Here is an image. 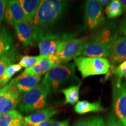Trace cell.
<instances>
[{
	"label": "cell",
	"mask_w": 126,
	"mask_h": 126,
	"mask_svg": "<svg viewBox=\"0 0 126 126\" xmlns=\"http://www.w3.org/2000/svg\"><path fill=\"white\" fill-rule=\"evenodd\" d=\"M58 113V110L54 108H47L37 111L33 114L24 117V122L30 126L50 119Z\"/></svg>",
	"instance_id": "cell-14"
},
{
	"label": "cell",
	"mask_w": 126,
	"mask_h": 126,
	"mask_svg": "<svg viewBox=\"0 0 126 126\" xmlns=\"http://www.w3.org/2000/svg\"><path fill=\"white\" fill-rule=\"evenodd\" d=\"M70 120L67 119L63 121H55L51 126H69Z\"/></svg>",
	"instance_id": "cell-33"
},
{
	"label": "cell",
	"mask_w": 126,
	"mask_h": 126,
	"mask_svg": "<svg viewBox=\"0 0 126 126\" xmlns=\"http://www.w3.org/2000/svg\"><path fill=\"white\" fill-rule=\"evenodd\" d=\"M112 74L115 75V79L118 81H121L123 77H124L126 75V60L120 64H119L117 67L113 69H111L107 74L106 79L111 76Z\"/></svg>",
	"instance_id": "cell-24"
},
{
	"label": "cell",
	"mask_w": 126,
	"mask_h": 126,
	"mask_svg": "<svg viewBox=\"0 0 126 126\" xmlns=\"http://www.w3.org/2000/svg\"><path fill=\"white\" fill-rule=\"evenodd\" d=\"M15 86L20 94H25L38 85L41 75H22L15 78Z\"/></svg>",
	"instance_id": "cell-13"
},
{
	"label": "cell",
	"mask_w": 126,
	"mask_h": 126,
	"mask_svg": "<svg viewBox=\"0 0 126 126\" xmlns=\"http://www.w3.org/2000/svg\"><path fill=\"white\" fill-rule=\"evenodd\" d=\"M14 28L18 40L23 46L28 47L34 45L33 30L31 23L23 21L16 25Z\"/></svg>",
	"instance_id": "cell-12"
},
{
	"label": "cell",
	"mask_w": 126,
	"mask_h": 126,
	"mask_svg": "<svg viewBox=\"0 0 126 126\" xmlns=\"http://www.w3.org/2000/svg\"><path fill=\"white\" fill-rule=\"evenodd\" d=\"M79 88L80 85L78 84L61 89V91L65 96V103L74 105L78 102Z\"/></svg>",
	"instance_id": "cell-20"
},
{
	"label": "cell",
	"mask_w": 126,
	"mask_h": 126,
	"mask_svg": "<svg viewBox=\"0 0 126 126\" xmlns=\"http://www.w3.org/2000/svg\"><path fill=\"white\" fill-rule=\"evenodd\" d=\"M118 31L120 34L126 36V17L119 25Z\"/></svg>",
	"instance_id": "cell-31"
},
{
	"label": "cell",
	"mask_w": 126,
	"mask_h": 126,
	"mask_svg": "<svg viewBox=\"0 0 126 126\" xmlns=\"http://www.w3.org/2000/svg\"><path fill=\"white\" fill-rule=\"evenodd\" d=\"M116 26L113 23H109L100 31L96 32L91 37V40L106 46L112 50V47L119 37Z\"/></svg>",
	"instance_id": "cell-9"
},
{
	"label": "cell",
	"mask_w": 126,
	"mask_h": 126,
	"mask_svg": "<svg viewBox=\"0 0 126 126\" xmlns=\"http://www.w3.org/2000/svg\"><path fill=\"white\" fill-rule=\"evenodd\" d=\"M99 2L100 3V4L101 5L102 7H104V6H106L107 5L109 4L110 1H109V0H99Z\"/></svg>",
	"instance_id": "cell-34"
},
{
	"label": "cell",
	"mask_w": 126,
	"mask_h": 126,
	"mask_svg": "<svg viewBox=\"0 0 126 126\" xmlns=\"http://www.w3.org/2000/svg\"><path fill=\"white\" fill-rule=\"evenodd\" d=\"M74 110L78 114H83L88 113L102 111L105 110V109L102 106L100 100L93 103L86 100H81L78 101L75 105Z\"/></svg>",
	"instance_id": "cell-17"
},
{
	"label": "cell",
	"mask_w": 126,
	"mask_h": 126,
	"mask_svg": "<svg viewBox=\"0 0 126 126\" xmlns=\"http://www.w3.org/2000/svg\"><path fill=\"white\" fill-rule=\"evenodd\" d=\"M13 36L9 30L0 28V58L13 49Z\"/></svg>",
	"instance_id": "cell-16"
},
{
	"label": "cell",
	"mask_w": 126,
	"mask_h": 126,
	"mask_svg": "<svg viewBox=\"0 0 126 126\" xmlns=\"http://www.w3.org/2000/svg\"><path fill=\"white\" fill-rule=\"evenodd\" d=\"M46 57H42L41 56H23L20 59L19 62V65L22 67L29 68L32 66L35 65L39 61L43 60Z\"/></svg>",
	"instance_id": "cell-25"
},
{
	"label": "cell",
	"mask_w": 126,
	"mask_h": 126,
	"mask_svg": "<svg viewBox=\"0 0 126 126\" xmlns=\"http://www.w3.org/2000/svg\"><path fill=\"white\" fill-rule=\"evenodd\" d=\"M91 118L79 120L72 126H90Z\"/></svg>",
	"instance_id": "cell-30"
},
{
	"label": "cell",
	"mask_w": 126,
	"mask_h": 126,
	"mask_svg": "<svg viewBox=\"0 0 126 126\" xmlns=\"http://www.w3.org/2000/svg\"><path fill=\"white\" fill-rule=\"evenodd\" d=\"M111 48L91 39L86 40L83 43L79 56L89 57L109 58Z\"/></svg>",
	"instance_id": "cell-8"
},
{
	"label": "cell",
	"mask_w": 126,
	"mask_h": 126,
	"mask_svg": "<svg viewBox=\"0 0 126 126\" xmlns=\"http://www.w3.org/2000/svg\"><path fill=\"white\" fill-rule=\"evenodd\" d=\"M53 68L54 67L48 59V56H47L37 63V64H36L35 65L29 68H26L23 72V73L21 74V75H32V76L41 75L42 76V75L46 73Z\"/></svg>",
	"instance_id": "cell-15"
},
{
	"label": "cell",
	"mask_w": 126,
	"mask_h": 126,
	"mask_svg": "<svg viewBox=\"0 0 126 126\" xmlns=\"http://www.w3.org/2000/svg\"><path fill=\"white\" fill-rule=\"evenodd\" d=\"M112 83L114 114L120 122L126 126V83L114 78Z\"/></svg>",
	"instance_id": "cell-6"
},
{
	"label": "cell",
	"mask_w": 126,
	"mask_h": 126,
	"mask_svg": "<svg viewBox=\"0 0 126 126\" xmlns=\"http://www.w3.org/2000/svg\"><path fill=\"white\" fill-rule=\"evenodd\" d=\"M105 11L109 18H116L122 15L123 10L120 1L113 0L106 6Z\"/></svg>",
	"instance_id": "cell-21"
},
{
	"label": "cell",
	"mask_w": 126,
	"mask_h": 126,
	"mask_svg": "<svg viewBox=\"0 0 126 126\" xmlns=\"http://www.w3.org/2000/svg\"><path fill=\"white\" fill-rule=\"evenodd\" d=\"M4 19L8 24L15 26L25 21V17L19 1L17 0L7 1L4 13Z\"/></svg>",
	"instance_id": "cell-10"
},
{
	"label": "cell",
	"mask_w": 126,
	"mask_h": 126,
	"mask_svg": "<svg viewBox=\"0 0 126 126\" xmlns=\"http://www.w3.org/2000/svg\"><path fill=\"white\" fill-rule=\"evenodd\" d=\"M106 124V126H124L112 113H109L107 116Z\"/></svg>",
	"instance_id": "cell-27"
},
{
	"label": "cell",
	"mask_w": 126,
	"mask_h": 126,
	"mask_svg": "<svg viewBox=\"0 0 126 126\" xmlns=\"http://www.w3.org/2000/svg\"><path fill=\"white\" fill-rule=\"evenodd\" d=\"M124 78H125V79H126V75L125 77H124Z\"/></svg>",
	"instance_id": "cell-37"
},
{
	"label": "cell",
	"mask_w": 126,
	"mask_h": 126,
	"mask_svg": "<svg viewBox=\"0 0 126 126\" xmlns=\"http://www.w3.org/2000/svg\"><path fill=\"white\" fill-rule=\"evenodd\" d=\"M56 120L55 119H48L47 120H45L44 122L39 123L35 124L32 126H51L52 124L54 123Z\"/></svg>",
	"instance_id": "cell-32"
},
{
	"label": "cell",
	"mask_w": 126,
	"mask_h": 126,
	"mask_svg": "<svg viewBox=\"0 0 126 126\" xmlns=\"http://www.w3.org/2000/svg\"><path fill=\"white\" fill-rule=\"evenodd\" d=\"M7 1L0 0V23L4 17V13L5 11L6 5H7Z\"/></svg>",
	"instance_id": "cell-29"
},
{
	"label": "cell",
	"mask_w": 126,
	"mask_h": 126,
	"mask_svg": "<svg viewBox=\"0 0 126 126\" xmlns=\"http://www.w3.org/2000/svg\"><path fill=\"white\" fill-rule=\"evenodd\" d=\"M21 66L19 64H13L10 65L5 71L3 75L0 78V87H3L8 82L9 80L16 73L18 72L22 69Z\"/></svg>",
	"instance_id": "cell-23"
},
{
	"label": "cell",
	"mask_w": 126,
	"mask_h": 126,
	"mask_svg": "<svg viewBox=\"0 0 126 126\" xmlns=\"http://www.w3.org/2000/svg\"><path fill=\"white\" fill-rule=\"evenodd\" d=\"M20 5L22 9L25 17V21L31 23L33 19L38 7L40 5V0H20Z\"/></svg>",
	"instance_id": "cell-19"
},
{
	"label": "cell",
	"mask_w": 126,
	"mask_h": 126,
	"mask_svg": "<svg viewBox=\"0 0 126 126\" xmlns=\"http://www.w3.org/2000/svg\"><path fill=\"white\" fill-rule=\"evenodd\" d=\"M12 85L11 81L7 85L0 88V115L2 114V111L5 106L6 102L8 96V93L9 88H11Z\"/></svg>",
	"instance_id": "cell-26"
},
{
	"label": "cell",
	"mask_w": 126,
	"mask_h": 126,
	"mask_svg": "<svg viewBox=\"0 0 126 126\" xmlns=\"http://www.w3.org/2000/svg\"><path fill=\"white\" fill-rule=\"evenodd\" d=\"M90 126H106V124L103 118L99 116H95L91 118Z\"/></svg>",
	"instance_id": "cell-28"
},
{
	"label": "cell",
	"mask_w": 126,
	"mask_h": 126,
	"mask_svg": "<svg viewBox=\"0 0 126 126\" xmlns=\"http://www.w3.org/2000/svg\"><path fill=\"white\" fill-rule=\"evenodd\" d=\"M68 3L61 0H42L31 22L33 40L37 42L60 19L67 8Z\"/></svg>",
	"instance_id": "cell-1"
},
{
	"label": "cell",
	"mask_w": 126,
	"mask_h": 126,
	"mask_svg": "<svg viewBox=\"0 0 126 126\" xmlns=\"http://www.w3.org/2000/svg\"><path fill=\"white\" fill-rule=\"evenodd\" d=\"M16 54L15 48H13L5 54V56L0 58V78L7 69L9 66L13 64L15 60V57Z\"/></svg>",
	"instance_id": "cell-22"
},
{
	"label": "cell",
	"mask_w": 126,
	"mask_h": 126,
	"mask_svg": "<svg viewBox=\"0 0 126 126\" xmlns=\"http://www.w3.org/2000/svg\"><path fill=\"white\" fill-rule=\"evenodd\" d=\"M23 122L24 118L15 109L0 115V126H18Z\"/></svg>",
	"instance_id": "cell-18"
},
{
	"label": "cell",
	"mask_w": 126,
	"mask_h": 126,
	"mask_svg": "<svg viewBox=\"0 0 126 126\" xmlns=\"http://www.w3.org/2000/svg\"><path fill=\"white\" fill-rule=\"evenodd\" d=\"M80 81L75 74L74 63H65L55 67L47 72L41 83L49 94L56 93L68 84Z\"/></svg>",
	"instance_id": "cell-2"
},
{
	"label": "cell",
	"mask_w": 126,
	"mask_h": 126,
	"mask_svg": "<svg viewBox=\"0 0 126 126\" xmlns=\"http://www.w3.org/2000/svg\"><path fill=\"white\" fill-rule=\"evenodd\" d=\"M48 91L42 83L20 96L18 109L23 113H31L43 109L46 105Z\"/></svg>",
	"instance_id": "cell-3"
},
{
	"label": "cell",
	"mask_w": 126,
	"mask_h": 126,
	"mask_svg": "<svg viewBox=\"0 0 126 126\" xmlns=\"http://www.w3.org/2000/svg\"><path fill=\"white\" fill-rule=\"evenodd\" d=\"M123 7V10L124 13L126 14V0H120V1Z\"/></svg>",
	"instance_id": "cell-35"
},
{
	"label": "cell",
	"mask_w": 126,
	"mask_h": 126,
	"mask_svg": "<svg viewBox=\"0 0 126 126\" xmlns=\"http://www.w3.org/2000/svg\"><path fill=\"white\" fill-rule=\"evenodd\" d=\"M110 68L113 69L126 60V36H120L113 45L110 55Z\"/></svg>",
	"instance_id": "cell-11"
},
{
	"label": "cell",
	"mask_w": 126,
	"mask_h": 126,
	"mask_svg": "<svg viewBox=\"0 0 126 126\" xmlns=\"http://www.w3.org/2000/svg\"><path fill=\"white\" fill-rule=\"evenodd\" d=\"M18 126H29V125H28V124H27L26 123H25V122H23L22 124H20V125Z\"/></svg>",
	"instance_id": "cell-36"
},
{
	"label": "cell",
	"mask_w": 126,
	"mask_h": 126,
	"mask_svg": "<svg viewBox=\"0 0 126 126\" xmlns=\"http://www.w3.org/2000/svg\"><path fill=\"white\" fill-rule=\"evenodd\" d=\"M86 39H67L61 40L57 47L55 56L60 60L61 64L68 63L80 55Z\"/></svg>",
	"instance_id": "cell-5"
},
{
	"label": "cell",
	"mask_w": 126,
	"mask_h": 126,
	"mask_svg": "<svg viewBox=\"0 0 126 126\" xmlns=\"http://www.w3.org/2000/svg\"><path fill=\"white\" fill-rule=\"evenodd\" d=\"M74 61L82 78L107 74L110 68L109 61L105 58L78 57L74 59Z\"/></svg>",
	"instance_id": "cell-4"
},
{
	"label": "cell",
	"mask_w": 126,
	"mask_h": 126,
	"mask_svg": "<svg viewBox=\"0 0 126 126\" xmlns=\"http://www.w3.org/2000/svg\"><path fill=\"white\" fill-rule=\"evenodd\" d=\"M103 7L97 0H88L85 6V21L91 31L97 29L104 21Z\"/></svg>",
	"instance_id": "cell-7"
}]
</instances>
